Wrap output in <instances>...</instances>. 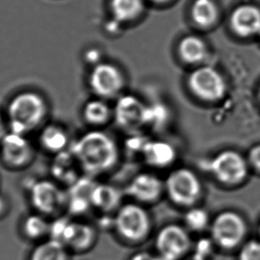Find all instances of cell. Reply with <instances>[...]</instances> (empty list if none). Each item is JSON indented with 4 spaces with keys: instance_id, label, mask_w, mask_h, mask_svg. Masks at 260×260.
Here are the masks:
<instances>
[{
    "instance_id": "6da1fadb",
    "label": "cell",
    "mask_w": 260,
    "mask_h": 260,
    "mask_svg": "<svg viewBox=\"0 0 260 260\" xmlns=\"http://www.w3.org/2000/svg\"><path fill=\"white\" fill-rule=\"evenodd\" d=\"M83 175L98 179L115 169L119 149L115 140L104 131L92 129L73 140L70 147Z\"/></svg>"
},
{
    "instance_id": "7a4b0ae2",
    "label": "cell",
    "mask_w": 260,
    "mask_h": 260,
    "mask_svg": "<svg viewBox=\"0 0 260 260\" xmlns=\"http://www.w3.org/2000/svg\"><path fill=\"white\" fill-rule=\"evenodd\" d=\"M98 234L96 224L86 218L62 214L51 219L49 238L61 242L73 255H81L94 249Z\"/></svg>"
},
{
    "instance_id": "3957f363",
    "label": "cell",
    "mask_w": 260,
    "mask_h": 260,
    "mask_svg": "<svg viewBox=\"0 0 260 260\" xmlns=\"http://www.w3.org/2000/svg\"><path fill=\"white\" fill-rule=\"evenodd\" d=\"M47 113V103L40 94L31 91L22 92L8 105V130L29 136L44 126Z\"/></svg>"
},
{
    "instance_id": "277c9868",
    "label": "cell",
    "mask_w": 260,
    "mask_h": 260,
    "mask_svg": "<svg viewBox=\"0 0 260 260\" xmlns=\"http://www.w3.org/2000/svg\"><path fill=\"white\" fill-rule=\"evenodd\" d=\"M27 200L33 211L53 219L66 214L67 189L51 177H39L25 181Z\"/></svg>"
},
{
    "instance_id": "5b68a950",
    "label": "cell",
    "mask_w": 260,
    "mask_h": 260,
    "mask_svg": "<svg viewBox=\"0 0 260 260\" xmlns=\"http://www.w3.org/2000/svg\"><path fill=\"white\" fill-rule=\"evenodd\" d=\"M151 228L149 214L136 203H126L119 207L113 215L116 235L126 242H138L147 236Z\"/></svg>"
},
{
    "instance_id": "8992f818",
    "label": "cell",
    "mask_w": 260,
    "mask_h": 260,
    "mask_svg": "<svg viewBox=\"0 0 260 260\" xmlns=\"http://www.w3.org/2000/svg\"><path fill=\"white\" fill-rule=\"evenodd\" d=\"M36 156V147L28 136L8 131L0 143V164L8 171L20 172L29 169Z\"/></svg>"
},
{
    "instance_id": "52a82bcc",
    "label": "cell",
    "mask_w": 260,
    "mask_h": 260,
    "mask_svg": "<svg viewBox=\"0 0 260 260\" xmlns=\"http://www.w3.org/2000/svg\"><path fill=\"white\" fill-rule=\"evenodd\" d=\"M164 188L170 199L179 206H193L203 193V184L199 177L187 168H179L170 172Z\"/></svg>"
},
{
    "instance_id": "ba28073f",
    "label": "cell",
    "mask_w": 260,
    "mask_h": 260,
    "mask_svg": "<svg viewBox=\"0 0 260 260\" xmlns=\"http://www.w3.org/2000/svg\"><path fill=\"white\" fill-rule=\"evenodd\" d=\"M210 230L216 244L223 249H234L245 238L247 224L240 214L233 210H225L215 217Z\"/></svg>"
},
{
    "instance_id": "9c48e42d",
    "label": "cell",
    "mask_w": 260,
    "mask_h": 260,
    "mask_svg": "<svg viewBox=\"0 0 260 260\" xmlns=\"http://www.w3.org/2000/svg\"><path fill=\"white\" fill-rule=\"evenodd\" d=\"M207 170L222 184L235 185L247 177L248 161L235 150H224L207 162Z\"/></svg>"
},
{
    "instance_id": "30bf717a",
    "label": "cell",
    "mask_w": 260,
    "mask_h": 260,
    "mask_svg": "<svg viewBox=\"0 0 260 260\" xmlns=\"http://www.w3.org/2000/svg\"><path fill=\"white\" fill-rule=\"evenodd\" d=\"M155 246L159 256L167 260H177L187 253L191 239L185 228L178 224H168L157 234Z\"/></svg>"
},
{
    "instance_id": "8fae6325",
    "label": "cell",
    "mask_w": 260,
    "mask_h": 260,
    "mask_svg": "<svg viewBox=\"0 0 260 260\" xmlns=\"http://www.w3.org/2000/svg\"><path fill=\"white\" fill-rule=\"evenodd\" d=\"M88 84L99 98H111L121 90L124 80L122 74L114 65L102 62L95 65L91 71Z\"/></svg>"
},
{
    "instance_id": "7c38bea8",
    "label": "cell",
    "mask_w": 260,
    "mask_h": 260,
    "mask_svg": "<svg viewBox=\"0 0 260 260\" xmlns=\"http://www.w3.org/2000/svg\"><path fill=\"white\" fill-rule=\"evenodd\" d=\"M189 86L195 94L209 101L219 99L225 92L223 77L211 67H203L191 73Z\"/></svg>"
},
{
    "instance_id": "4fadbf2b",
    "label": "cell",
    "mask_w": 260,
    "mask_h": 260,
    "mask_svg": "<svg viewBox=\"0 0 260 260\" xmlns=\"http://www.w3.org/2000/svg\"><path fill=\"white\" fill-rule=\"evenodd\" d=\"M98 179L83 175L75 184L67 188L68 201L66 214L75 218H85L93 210L91 204V192Z\"/></svg>"
},
{
    "instance_id": "5bb4252c",
    "label": "cell",
    "mask_w": 260,
    "mask_h": 260,
    "mask_svg": "<svg viewBox=\"0 0 260 260\" xmlns=\"http://www.w3.org/2000/svg\"><path fill=\"white\" fill-rule=\"evenodd\" d=\"M49 173V177L66 189L71 187L83 176L76 158L70 149L52 157Z\"/></svg>"
},
{
    "instance_id": "9a60e30c",
    "label": "cell",
    "mask_w": 260,
    "mask_h": 260,
    "mask_svg": "<svg viewBox=\"0 0 260 260\" xmlns=\"http://www.w3.org/2000/svg\"><path fill=\"white\" fill-rule=\"evenodd\" d=\"M148 108L134 96L126 95L117 102L114 116L116 123L125 129H135L146 123Z\"/></svg>"
},
{
    "instance_id": "2e32d148",
    "label": "cell",
    "mask_w": 260,
    "mask_h": 260,
    "mask_svg": "<svg viewBox=\"0 0 260 260\" xmlns=\"http://www.w3.org/2000/svg\"><path fill=\"white\" fill-rule=\"evenodd\" d=\"M72 142L67 129L56 123L44 125L38 137V145L40 150L51 157L69 150Z\"/></svg>"
},
{
    "instance_id": "e0dca14e",
    "label": "cell",
    "mask_w": 260,
    "mask_h": 260,
    "mask_svg": "<svg viewBox=\"0 0 260 260\" xmlns=\"http://www.w3.org/2000/svg\"><path fill=\"white\" fill-rule=\"evenodd\" d=\"M164 184L156 175L140 173L135 176L126 186V194L142 203H152L162 192Z\"/></svg>"
},
{
    "instance_id": "ac0fdd59",
    "label": "cell",
    "mask_w": 260,
    "mask_h": 260,
    "mask_svg": "<svg viewBox=\"0 0 260 260\" xmlns=\"http://www.w3.org/2000/svg\"><path fill=\"white\" fill-rule=\"evenodd\" d=\"M90 199L93 210L101 215H110L121 206L122 193L115 185L98 181L91 192Z\"/></svg>"
},
{
    "instance_id": "d6986e66",
    "label": "cell",
    "mask_w": 260,
    "mask_h": 260,
    "mask_svg": "<svg viewBox=\"0 0 260 260\" xmlns=\"http://www.w3.org/2000/svg\"><path fill=\"white\" fill-rule=\"evenodd\" d=\"M51 219L36 211H29L22 216L19 222V235L25 242H42L49 238Z\"/></svg>"
},
{
    "instance_id": "ffe728a7",
    "label": "cell",
    "mask_w": 260,
    "mask_h": 260,
    "mask_svg": "<svg viewBox=\"0 0 260 260\" xmlns=\"http://www.w3.org/2000/svg\"><path fill=\"white\" fill-rule=\"evenodd\" d=\"M231 26L236 34L249 37L260 33V10L251 5L235 9L231 16Z\"/></svg>"
},
{
    "instance_id": "44dd1931",
    "label": "cell",
    "mask_w": 260,
    "mask_h": 260,
    "mask_svg": "<svg viewBox=\"0 0 260 260\" xmlns=\"http://www.w3.org/2000/svg\"><path fill=\"white\" fill-rule=\"evenodd\" d=\"M142 153L146 163L156 168L169 166L177 157L176 149L170 143L164 141L147 142Z\"/></svg>"
},
{
    "instance_id": "7402d4cb",
    "label": "cell",
    "mask_w": 260,
    "mask_h": 260,
    "mask_svg": "<svg viewBox=\"0 0 260 260\" xmlns=\"http://www.w3.org/2000/svg\"><path fill=\"white\" fill-rule=\"evenodd\" d=\"M27 260H73V254L61 242L47 238L34 244Z\"/></svg>"
},
{
    "instance_id": "603a6c76",
    "label": "cell",
    "mask_w": 260,
    "mask_h": 260,
    "mask_svg": "<svg viewBox=\"0 0 260 260\" xmlns=\"http://www.w3.org/2000/svg\"><path fill=\"white\" fill-rule=\"evenodd\" d=\"M82 117L88 126L94 127L104 126L111 118V109L105 102L94 99L85 105Z\"/></svg>"
},
{
    "instance_id": "cb8c5ba5",
    "label": "cell",
    "mask_w": 260,
    "mask_h": 260,
    "mask_svg": "<svg viewBox=\"0 0 260 260\" xmlns=\"http://www.w3.org/2000/svg\"><path fill=\"white\" fill-rule=\"evenodd\" d=\"M179 53L186 62H199L206 56V46L198 37H185L179 44Z\"/></svg>"
},
{
    "instance_id": "d4e9b609",
    "label": "cell",
    "mask_w": 260,
    "mask_h": 260,
    "mask_svg": "<svg viewBox=\"0 0 260 260\" xmlns=\"http://www.w3.org/2000/svg\"><path fill=\"white\" fill-rule=\"evenodd\" d=\"M110 8L114 18L127 22L138 17L143 10V0H111Z\"/></svg>"
},
{
    "instance_id": "484cf974",
    "label": "cell",
    "mask_w": 260,
    "mask_h": 260,
    "mask_svg": "<svg viewBox=\"0 0 260 260\" xmlns=\"http://www.w3.org/2000/svg\"><path fill=\"white\" fill-rule=\"evenodd\" d=\"M191 16L201 27H210L217 20V7L212 0H196L191 8Z\"/></svg>"
},
{
    "instance_id": "4316f807",
    "label": "cell",
    "mask_w": 260,
    "mask_h": 260,
    "mask_svg": "<svg viewBox=\"0 0 260 260\" xmlns=\"http://www.w3.org/2000/svg\"><path fill=\"white\" fill-rule=\"evenodd\" d=\"M210 219L206 210L193 207L184 215V223L188 229L193 232H202L210 224Z\"/></svg>"
},
{
    "instance_id": "83f0119b",
    "label": "cell",
    "mask_w": 260,
    "mask_h": 260,
    "mask_svg": "<svg viewBox=\"0 0 260 260\" xmlns=\"http://www.w3.org/2000/svg\"><path fill=\"white\" fill-rule=\"evenodd\" d=\"M239 260H260V242L249 240L242 244L239 251Z\"/></svg>"
},
{
    "instance_id": "f1b7e54d",
    "label": "cell",
    "mask_w": 260,
    "mask_h": 260,
    "mask_svg": "<svg viewBox=\"0 0 260 260\" xmlns=\"http://www.w3.org/2000/svg\"><path fill=\"white\" fill-rule=\"evenodd\" d=\"M212 242L211 240L208 239H202L196 244V248L194 249V253L198 254L200 256H204L209 258L211 253H212Z\"/></svg>"
},
{
    "instance_id": "f546056e",
    "label": "cell",
    "mask_w": 260,
    "mask_h": 260,
    "mask_svg": "<svg viewBox=\"0 0 260 260\" xmlns=\"http://www.w3.org/2000/svg\"><path fill=\"white\" fill-rule=\"evenodd\" d=\"M11 201L8 195L0 191V221L4 220L11 211Z\"/></svg>"
},
{
    "instance_id": "4dcf8cb0",
    "label": "cell",
    "mask_w": 260,
    "mask_h": 260,
    "mask_svg": "<svg viewBox=\"0 0 260 260\" xmlns=\"http://www.w3.org/2000/svg\"><path fill=\"white\" fill-rule=\"evenodd\" d=\"M248 161L253 168L260 170V145H255L249 150Z\"/></svg>"
},
{
    "instance_id": "1f68e13d",
    "label": "cell",
    "mask_w": 260,
    "mask_h": 260,
    "mask_svg": "<svg viewBox=\"0 0 260 260\" xmlns=\"http://www.w3.org/2000/svg\"><path fill=\"white\" fill-rule=\"evenodd\" d=\"M153 256L150 253L138 252L130 256L129 260H152Z\"/></svg>"
},
{
    "instance_id": "d6a6232c",
    "label": "cell",
    "mask_w": 260,
    "mask_h": 260,
    "mask_svg": "<svg viewBox=\"0 0 260 260\" xmlns=\"http://www.w3.org/2000/svg\"><path fill=\"white\" fill-rule=\"evenodd\" d=\"M8 126L7 125V123L5 121L3 117L0 114V143L3 140V138H5V136L8 134Z\"/></svg>"
},
{
    "instance_id": "836d02e7",
    "label": "cell",
    "mask_w": 260,
    "mask_h": 260,
    "mask_svg": "<svg viewBox=\"0 0 260 260\" xmlns=\"http://www.w3.org/2000/svg\"><path fill=\"white\" fill-rule=\"evenodd\" d=\"M99 55H98V53L95 50H90L87 51V61H98V58Z\"/></svg>"
},
{
    "instance_id": "e575fe53",
    "label": "cell",
    "mask_w": 260,
    "mask_h": 260,
    "mask_svg": "<svg viewBox=\"0 0 260 260\" xmlns=\"http://www.w3.org/2000/svg\"><path fill=\"white\" fill-rule=\"evenodd\" d=\"M186 260H209V258H206V257H204L203 256H200L198 254L193 252L191 254V256H188Z\"/></svg>"
},
{
    "instance_id": "d590c367",
    "label": "cell",
    "mask_w": 260,
    "mask_h": 260,
    "mask_svg": "<svg viewBox=\"0 0 260 260\" xmlns=\"http://www.w3.org/2000/svg\"><path fill=\"white\" fill-rule=\"evenodd\" d=\"M156 2H159V3H163V2H166L168 0H154Z\"/></svg>"
},
{
    "instance_id": "8d00e7d4",
    "label": "cell",
    "mask_w": 260,
    "mask_h": 260,
    "mask_svg": "<svg viewBox=\"0 0 260 260\" xmlns=\"http://www.w3.org/2000/svg\"><path fill=\"white\" fill-rule=\"evenodd\" d=\"M258 232H259V235H260V223H259V225H258Z\"/></svg>"
},
{
    "instance_id": "74e56055",
    "label": "cell",
    "mask_w": 260,
    "mask_h": 260,
    "mask_svg": "<svg viewBox=\"0 0 260 260\" xmlns=\"http://www.w3.org/2000/svg\"><path fill=\"white\" fill-rule=\"evenodd\" d=\"M259 34H260V33H259Z\"/></svg>"
}]
</instances>
